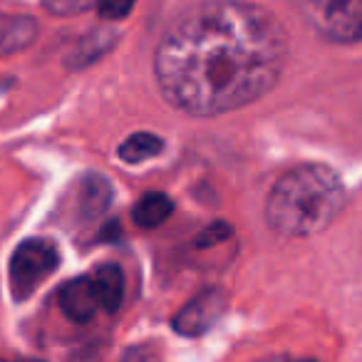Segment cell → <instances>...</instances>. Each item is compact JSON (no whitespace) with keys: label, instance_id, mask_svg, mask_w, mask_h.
I'll use <instances>...</instances> for the list:
<instances>
[{"label":"cell","instance_id":"cell-1","mask_svg":"<svg viewBox=\"0 0 362 362\" xmlns=\"http://www.w3.org/2000/svg\"><path fill=\"white\" fill-rule=\"evenodd\" d=\"M288 35L271 11L243 0H209L181 13L154 55L164 100L194 117L253 105L276 87Z\"/></svg>","mask_w":362,"mask_h":362},{"label":"cell","instance_id":"cell-14","mask_svg":"<svg viewBox=\"0 0 362 362\" xmlns=\"http://www.w3.org/2000/svg\"><path fill=\"white\" fill-rule=\"evenodd\" d=\"M92 0H50V11L55 13H77L90 6Z\"/></svg>","mask_w":362,"mask_h":362},{"label":"cell","instance_id":"cell-11","mask_svg":"<svg viewBox=\"0 0 362 362\" xmlns=\"http://www.w3.org/2000/svg\"><path fill=\"white\" fill-rule=\"evenodd\" d=\"M164 151V139L151 132H136V134L127 136L119 146V159L127 164H139V161L154 159L156 154Z\"/></svg>","mask_w":362,"mask_h":362},{"label":"cell","instance_id":"cell-9","mask_svg":"<svg viewBox=\"0 0 362 362\" xmlns=\"http://www.w3.org/2000/svg\"><path fill=\"white\" fill-rule=\"evenodd\" d=\"M174 211V202H171L166 194L161 192H151L144 194L139 202L132 209V221L139 228H156L159 223H164L166 218Z\"/></svg>","mask_w":362,"mask_h":362},{"label":"cell","instance_id":"cell-6","mask_svg":"<svg viewBox=\"0 0 362 362\" xmlns=\"http://www.w3.org/2000/svg\"><path fill=\"white\" fill-rule=\"evenodd\" d=\"M60 308L72 322H87L95 317V313L100 310V298H97L95 283L90 276L75 278V281L65 283L57 296Z\"/></svg>","mask_w":362,"mask_h":362},{"label":"cell","instance_id":"cell-12","mask_svg":"<svg viewBox=\"0 0 362 362\" xmlns=\"http://www.w3.org/2000/svg\"><path fill=\"white\" fill-rule=\"evenodd\" d=\"M132 8H134V0H100L97 3L100 18H105V21H122L129 16Z\"/></svg>","mask_w":362,"mask_h":362},{"label":"cell","instance_id":"cell-13","mask_svg":"<svg viewBox=\"0 0 362 362\" xmlns=\"http://www.w3.org/2000/svg\"><path fill=\"white\" fill-rule=\"evenodd\" d=\"M228 233H231L228 223H223V221L211 223V226H209L206 231H204L202 236H199V248L214 246V243H218V241H223V238H228Z\"/></svg>","mask_w":362,"mask_h":362},{"label":"cell","instance_id":"cell-2","mask_svg":"<svg viewBox=\"0 0 362 362\" xmlns=\"http://www.w3.org/2000/svg\"><path fill=\"white\" fill-rule=\"evenodd\" d=\"M345 209L340 176L322 164H303L286 171L266 199V223L286 238H305L325 231Z\"/></svg>","mask_w":362,"mask_h":362},{"label":"cell","instance_id":"cell-3","mask_svg":"<svg viewBox=\"0 0 362 362\" xmlns=\"http://www.w3.org/2000/svg\"><path fill=\"white\" fill-rule=\"evenodd\" d=\"M300 18L330 42L362 40V0H291Z\"/></svg>","mask_w":362,"mask_h":362},{"label":"cell","instance_id":"cell-8","mask_svg":"<svg viewBox=\"0 0 362 362\" xmlns=\"http://www.w3.org/2000/svg\"><path fill=\"white\" fill-rule=\"evenodd\" d=\"M90 278L95 283L100 308L107 313H115L124 300V273H122V268L117 263H105Z\"/></svg>","mask_w":362,"mask_h":362},{"label":"cell","instance_id":"cell-10","mask_svg":"<svg viewBox=\"0 0 362 362\" xmlns=\"http://www.w3.org/2000/svg\"><path fill=\"white\" fill-rule=\"evenodd\" d=\"M112 187L110 181L100 174H90L80 187V211L85 218H95L110 206Z\"/></svg>","mask_w":362,"mask_h":362},{"label":"cell","instance_id":"cell-5","mask_svg":"<svg viewBox=\"0 0 362 362\" xmlns=\"http://www.w3.org/2000/svg\"><path fill=\"white\" fill-rule=\"evenodd\" d=\"M223 310H226V298H223V293L206 291L181 308L179 315L174 317V330L189 337L204 335L206 330H211L214 322L221 317Z\"/></svg>","mask_w":362,"mask_h":362},{"label":"cell","instance_id":"cell-4","mask_svg":"<svg viewBox=\"0 0 362 362\" xmlns=\"http://www.w3.org/2000/svg\"><path fill=\"white\" fill-rule=\"evenodd\" d=\"M60 253L50 241L28 238L13 251L11 258V291L18 303L28 300L52 273L57 271Z\"/></svg>","mask_w":362,"mask_h":362},{"label":"cell","instance_id":"cell-7","mask_svg":"<svg viewBox=\"0 0 362 362\" xmlns=\"http://www.w3.org/2000/svg\"><path fill=\"white\" fill-rule=\"evenodd\" d=\"M37 37V23L30 16H6L0 13V57L25 50Z\"/></svg>","mask_w":362,"mask_h":362}]
</instances>
